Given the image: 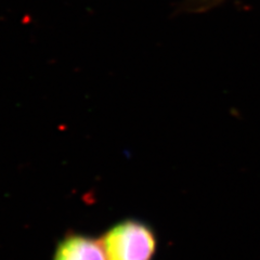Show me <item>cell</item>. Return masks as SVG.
Here are the masks:
<instances>
[{
	"label": "cell",
	"instance_id": "1",
	"mask_svg": "<svg viewBox=\"0 0 260 260\" xmlns=\"http://www.w3.org/2000/svg\"><path fill=\"white\" fill-rule=\"evenodd\" d=\"M101 241L108 260H152L156 247L152 230L136 220L112 226Z\"/></svg>",
	"mask_w": 260,
	"mask_h": 260
},
{
	"label": "cell",
	"instance_id": "3",
	"mask_svg": "<svg viewBox=\"0 0 260 260\" xmlns=\"http://www.w3.org/2000/svg\"><path fill=\"white\" fill-rule=\"evenodd\" d=\"M224 0H184L183 10L189 12H206L214 9Z\"/></svg>",
	"mask_w": 260,
	"mask_h": 260
},
{
	"label": "cell",
	"instance_id": "2",
	"mask_svg": "<svg viewBox=\"0 0 260 260\" xmlns=\"http://www.w3.org/2000/svg\"><path fill=\"white\" fill-rule=\"evenodd\" d=\"M53 260H108L101 239L69 234L55 249Z\"/></svg>",
	"mask_w": 260,
	"mask_h": 260
}]
</instances>
